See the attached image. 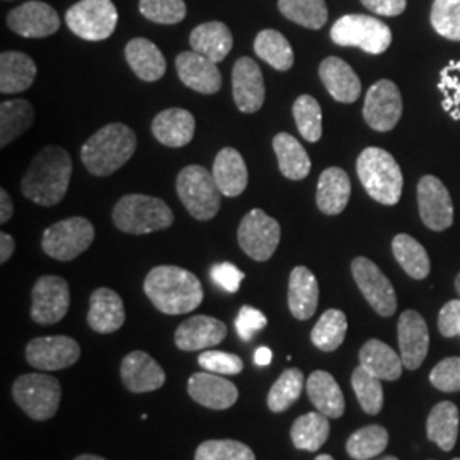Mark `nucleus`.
Returning <instances> with one entry per match:
<instances>
[{
	"instance_id": "1",
	"label": "nucleus",
	"mask_w": 460,
	"mask_h": 460,
	"mask_svg": "<svg viewBox=\"0 0 460 460\" xmlns=\"http://www.w3.org/2000/svg\"><path fill=\"white\" fill-rule=\"evenodd\" d=\"M72 169V157L66 148L58 146L43 147L26 171L21 181V191L41 207H55L66 195Z\"/></svg>"
},
{
	"instance_id": "2",
	"label": "nucleus",
	"mask_w": 460,
	"mask_h": 460,
	"mask_svg": "<svg viewBox=\"0 0 460 460\" xmlns=\"http://www.w3.org/2000/svg\"><path fill=\"white\" fill-rule=\"evenodd\" d=\"M144 290L157 311L181 315L203 302V287L197 275L180 266H155L148 271Z\"/></svg>"
},
{
	"instance_id": "3",
	"label": "nucleus",
	"mask_w": 460,
	"mask_h": 460,
	"mask_svg": "<svg viewBox=\"0 0 460 460\" xmlns=\"http://www.w3.org/2000/svg\"><path fill=\"white\" fill-rule=\"evenodd\" d=\"M137 150V135L123 123H110L89 137L81 148L85 169L98 178H106L127 164Z\"/></svg>"
},
{
	"instance_id": "4",
	"label": "nucleus",
	"mask_w": 460,
	"mask_h": 460,
	"mask_svg": "<svg viewBox=\"0 0 460 460\" xmlns=\"http://www.w3.org/2000/svg\"><path fill=\"white\" fill-rule=\"evenodd\" d=\"M357 172L368 197L377 203L395 205L401 199L402 172L387 150L365 148L357 161Z\"/></svg>"
},
{
	"instance_id": "5",
	"label": "nucleus",
	"mask_w": 460,
	"mask_h": 460,
	"mask_svg": "<svg viewBox=\"0 0 460 460\" xmlns=\"http://www.w3.org/2000/svg\"><path fill=\"white\" fill-rule=\"evenodd\" d=\"M172 222L174 214L164 199L148 195H127L116 203L113 210L116 229L132 235L169 229Z\"/></svg>"
},
{
	"instance_id": "6",
	"label": "nucleus",
	"mask_w": 460,
	"mask_h": 460,
	"mask_svg": "<svg viewBox=\"0 0 460 460\" xmlns=\"http://www.w3.org/2000/svg\"><path fill=\"white\" fill-rule=\"evenodd\" d=\"M178 197L190 215L197 220H212L222 205V193L214 174L203 165H188L176 180Z\"/></svg>"
},
{
	"instance_id": "7",
	"label": "nucleus",
	"mask_w": 460,
	"mask_h": 460,
	"mask_svg": "<svg viewBox=\"0 0 460 460\" xmlns=\"http://www.w3.org/2000/svg\"><path fill=\"white\" fill-rule=\"evenodd\" d=\"M331 40L340 47H357L370 55H380L391 47L393 31L376 17L346 14L332 24Z\"/></svg>"
},
{
	"instance_id": "8",
	"label": "nucleus",
	"mask_w": 460,
	"mask_h": 460,
	"mask_svg": "<svg viewBox=\"0 0 460 460\" xmlns=\"http://www.w3.org/2000/svg\"><path fill=\"white\" fill-rule=\"evenodd\" d=\"M13 397L17 406L34 421H45L53 418L60 401L62 385L58 378L45 374H26L14 380Z\"/></svg>"
},
{
	"instance_id": "9",
	"label": "nucleus",
	"mask_w": 460,
	"mask_h": 460,
	"mask_svg": "<svg viewBox=\"0 0 460 460\" xmlns=\"http://www.w3.org/2000/svg\"><path fill=\"white\" fill-rule=\"evenodd\" d=\"M94 226L84 217H70L43 232L41 247L57 261H72L94 243Z\"/></svg>"
},
{
	"instance_id": "10",
	"label": "nucleus",
	"mask_w": 460,
	"mask_h": 460,
	"mask_svg": "<svg viewBox=\"0 0 460 460\" xmlns=\"http://www.w3.org/2000/svg\"><path fill=\"white\" fill-rule=\"evenodd\" d=\"M68 30L87 41H102L115 33L118 11L111 0H81L66 14Z\"/></svg>"
},
{
	"instance_id": "11",
	"label": "nucleus",
	"mask_w": 460,
	"mask_h": 460,
	"mask_svg": "<svg viewBox=\"0 0 460 460\" xmlns=\"http://www.w3.org/2000/svg\"><path fill=\"white\" fill-rule=\"evenodd\" d=\"M279 239L281 227L279 222L260 208L244 215L237 230L239 246L254 261H268L275 254Z\"/></svg>"
},
{
	"instance_id": "12",
	"label": "nucleus",
	"mask_w": 460,
	"mask_h": 460,
	"mask_svg": "<svg viewBox=\"0 0 460 460\" xmlns=\"http://www.w3.org/2000/svg\"><path fill=\"white\" fill-rule=\"evenodd\" d=\"M351 273L360 292L370 304V307L382 317L394 315L397 296L391 279H387L377 264L368 258H355L351 263Z\"/></svg>"
},
{
	"instance_id": "13",
	"label": "nucleus",
	"mask_w": 460,
	"mask_h": 460,
	"mask_svg": "<svg viewBox=\"0 0 460 460\" xmlns=\"http://www.w3.org/2000/svg\"><path fill=\"white\" fill-rule=\"evenodd\" d=\"M31 300V319L36 324H57L66 317L70 309L68 283L55 275L41 277L34 283Z\"/></svg>"
},
{
	"instance_id": "14",
	"label": "nucleus",
	"mask_w": 460,
	"mask_h": 460,
	"mask_svg": "<svg viewBox=\"0 0 460 460\" xmlns=\"http://www.w3.org/2000/svg\"><path fill=\"white\" fill-rule=\"evenodd\" d=\"M402 116V98L393 81L382 79L374 84L363 104V118L376 132L393 130Z\"/></svg>"
},
{
	"instance_id": "15",
	"label": "nucleus",
	"mask_w": 460,
	"mask_h": 460,
	"mask_svg": "<svg viewBox=\"0 0 460 460\" xmlns=\"http://www.w3.org/2000/svg\"><path fill=\"white\" fill-rule=\"evenodd\" d=\"M81 358V346L68 336H41L26 346L28 363L45 372L64 370Z\"/></svg>"
},
{
	"instance_id": "16",
	"label": "nucleus",
	"mask_w": 460,
	"mask_h": 460,
	"mask_svg": "<svg viewBox=\"0 0 460 460\" xmlns=\"http://www.w3.org/2000/svg\"><path fill=\"white\" fill-rule=\"evenodd\" d=\"M418 207L428 229L442 232L454 224V203L444 182L423 176L418 182Z\"/></svg>"
},
{
	"instance_id": "17",
	"label": "nucleus",
	"mask_w": 460,
	"mask_h": 460,
	"mask_svg": "<svg viewBox=\"0 0 460 460\" xmlns=\"http://www.w3.org/2000/svg\"><path fill=\"white\" fill-rule=\"evenodd\" d=\"M7 26L22 38H47L60 30V16L49 4L31 0L7 14Z\"/></svg>"
},
{
	"instance_id": "18",
	"label": "nucleus",
	"mask_w": 460,
	"mask_h": 460,
	"mask_svg": "<svg viewBox=\"0 0 460 460\" xmlns=\"http://www.w3.org/2000/svg\"><path fill=\"white\" fill-rule=\"evenodd\" d=\"M232 96L243 113H256L263 106L266 96L263 72L249 57L239 58L232 68Z\"/></svg>"
},
{
	"instance_id": "19",
	"label": "nucleus",
	"mask_w": 460,
	"mask_h": 460,
	"mask_svg": "<svg viewBox=\"0 0 460 460\" xmlns=\"http://www.w3.org/2000/svg\"><path fill=\"white\" fill-rule=\"evenodd\" d=\"M397 340L401 358L408 370H416L425 362L429 348V332L423 315L416 311H404L397 324Z\"/></svg>"
},
{
	"instance_id": "20",
	"label": "nucleus",
	"mask_w": 460,
	"mask_h": 460,
	"mask_svg": "<svg viewBox=\"0 0 460 460\" xmlns=\"http://www.w3.org/2000/svg\"><path fill=\"white\" fill-rule=\"evenodd\" d=\"M119 374H121L123 385L135 394L154 393L165 384V372L163 367L148 353L140 349L128 353L123 358Z\"/></svg>"
},
{
	"instance_id": "21",
	"label": "nucleus",
	"mask_w": 460,
	"mask_h": 460,
	"mask_svg": "<svg viewBox=\"0 0 460 460\" xmlns=\"http://www.w3.org/2000/svg\"><path fill=\"white\" fill-rule=\"evenodd\" d=\"M188 394L208 410H229L239 399V391L234 382L212 372H198L188 380Z\"/></svg>"
},
{
	"instance_id": "22",
	"label": "nucleus",
	"mask_w": 460,
	"mask_h": 460,
	"mask_svg": "<svg viewBox=\"0 0 460 460\" xmlns=\"http://www.w3.org/2000/svg\"><path fill=\"white\" fill-rule=\"evenodd\" d=\"M227 336V326L210 315H193L180 324L174 343L181 351H201L220 345Z\"/></svg>"
},
{
	"instance_id": "23",
	"label": "nucleus",
	"mask_w": 460,
	"mask_h": 460,
	"mask_svg": "<svg viewBox=\"0 0 460 460\" xmlns=\"http://www.w3.org/2000/svg\"><path fill=\"white\" fill-rule=\"evenodd\" d=\"M176 70L181 83L199 94H217L222 87V74L217 64L193 49L176 57Z\"/></svg>"
},
{
	"instance_id": "24",
	"label": "nucleus",
	"mask_w": 460,
	"mask_h": 460,
	"mask_svg": "<svg viewBox=\"0 0 460 460\" xmlns=\"http://www.w3.org/2000/svg\"><path fill=\"white\" fill-rule=\"evenodd\" d=\"M195 116L182 108H169L161 111L152 121V133L165 147L188 146L195 137Z\"/></svg>"
},
{
	"instance_id": "25",
	"label": "nucleus",
	"mask_w": 460,
	"mask_h": 460,
	"mask_svg": "<svg viewBox=\"0 0 460 460\" xmlns=\"http://www.w3.org/2000/svg\"><path fill=\"white\" fill-rule=\"evenodd\" d=\"M319 77L338 102L351 104L362 94V83L355 70L338 57H328L319 66Z\"/></svg>"
},
{
	"instance_id": "26",
	"label": "nucleus",
	"mask_w": 460,
	"mask_h": 460,
	"mask_svg": "<svg viewBox=\"0 0 460 460\" xmlns=\"http://www.w3.org/2000/svg\"><path fill=\"white\" fill-rule=\"evenodd\" d=\"M125 304L111 288H98L89 302L87 323L99 334L116 332L125 324Z\"/></svg>"
},
{
	"instance_id": "27",
	"label": "nucleus",
	"mask_w": 460,
	"mask_h": 460,
	"mask_svg": "<svg viewBox=\"0 0 460 460\" xmlns=\"http://www.w3.org/2000/svg\"><path fill=\"white\" fill-rule=\"evenodd\" d=\"M212 174L224 197L235 198L246 191L249 172L244 157L235 148H222L217 154Z\"/></svg>"
},
{
	"instance_id": "28",
	"label": "nucleus",
	"mask_w": 460,
	"mask_h": 460,
	"mask_svg": "<svg viewBox=\"0 0 460 460\" xmlns=\"http://www.w3.org/2000/svg\"><path fill=\"white\" fill-rule=\"evenodd\" d=\"M319 304V285L313 271L305 266H296L288 279V309L298 321L311 319Z\"/></svg>"
},
{
	"instance_id": "29",
	"label": "nucleus",
	"mask_w": 460,
	"mask_h": 460,
	"mask_svg": "<svg viewBox=\"0 0 460 460\" xmlns=\"http://www.w3.org/2000/svg\"><path fill=\"white\" fill-rule=\"evenodd\" d=\"M351 195L349 176L341 167H328L323 171L317 182L315 203L317 208L326 215H340L345 212Z\"/></svg>"
},
{
	"instance_id": "30",
	"label": "nucleus",
	"mask_w": 460,
	"mask_h": 460,
	"mask_svg": "<svg viewBox=\"0 0 460 460\" xmlns=\"http://www.w3.org/2000/svg\"><path fill=\"white\" fill-rule=\"evenodd\" d=\"M33 58L21 51H4L0 55V93L17 94L28 91L36 79Z\"/></svg>"
},
{
	"instance_id": "31",
	"label": "nucleus",
	"mask_w": 460,
	"mask_h": 460,
	"mask_svg": "<svg viewBox=\"0 0 460 460\" xmlns=\"http://www.w3.org/2000/svg\"><path fill=\"white\" fill-rule=\"evenodd\" d=\"M125 57L135 75L146 83H155L165 74L164 55L147 38H133L125 49Z\"/></svg>"
},
{
	"instance_id": "32",
	"label": "nucleus",
	"mask_w": 460,
	"mask_h": 460,
	"mask_svg": "<svg viewBox=\"0 0 460 460\" xmlns=\"http://www.w3.org/2000/svg\"><path fill=\"white\" fill-rule=\"evenodd\" d=\"M190 45L193 51L218 64L226 60V57L234 47V36L224 22L210 21V22L199 24L191 31Z\"/></svg>"
},
{
	"instance_id": "33",
	"label": "nucleus",
	"mask_w": 460,
	"mask_h": 460,
	"mask_svg": "<svg viewBox=\"0 0 460 460\" xmlns=\"http://www.w3.org/2000/svg\"><path fill=\"white\" fill-rule=\"evenodd\" d=\"M307 395L315 410L331 420H338L345 414V395L329 372L315 370L307 378Z\"/></svg>"
},
{
	"instance_id": "34",
	"label": "nucleus",
	"mask_w": 460,
	"mask_h": 460,
	"mask_svg": "<svg viewBox=\"0 0 460 460\" xmlns=\"http://www.w3.org/2000/svg\"><path fill=\"white\" fill-rule=\"evenodd\" d=\"M273 150L279 159L281 174L292 181H300L311 172V157L307 150L298 144L296 137L281 132L273 138Z\"/></svg>"
},
{
	"instance_id": "35",
	"label": "nucleus",
	"mask_w": 460,
	"mask_h": 460,
	"mask_svg": "<svg viewBox=\"0 0 460 460\" xmlns=\"http://www.w3.org/2000/svg\"><path fill=\"white\" fill-rule=\"evenodd\" d=\"M360 365L380 380H397L402 374V358L380 340H368L360 349Z\"/></svg>"
},
{
	"instance_id": "36",
	"label": "nucleus",
	"mask_w": 460,
	"mask_h": 460,
	"mask_svg": "<svg viewBox=\"0 0 460 460\" xmlns=\"http://www.w3.org/2000/svg\"><path fill=\"white\" fill-rule=\"evenodd\" d=\"M459 408L454 402H438L428 416V438L445 452H450L459 438Z\"/></svg>"
},
{
	"instance_id": "37",
	"label": "nucleus",
	"mask_w": 460,
	"mask_h": 460,
	"mask_svg": "<svg viewBox=\"0 0 460 460\" xmlns=\"http://www.w3.org/2000/svg\"><path fill=\"white\" fill-rule=\"evenodd\" d=\"M34 123V110L26 99H11L0 104V147H7Z\"/></svg>"
},
{
	"instance_id": "38",
	"label": "nucleus",
	"mask_w": 460,
	"mask_h": 460,
	"mask_svg": "<svg viewBox=\"0 0 460 460\" xmlns=\"http://www.w3.org/2000/svg\"><path fill=\"white\" fill-rule=\"evenodd\" d=\"M329 433H331V425H329L328 416L319 411L298 416L290 429V437L296 448L307 450V452H317L328 442Z\"/></svg>"
},
{
	"instance_id": "39",
	"label": "nucleus",
	"mask_w": 460,
	"mask_h": 460,
	"mask_svg": "<svg viewBox=\"0 0 460 460\" xmlns=\"http://www.w3.org/2000/svg\"><path fill=\"white\" fill-rule=\"evenodd\" d=\"M254 51L268 66L287 72L294 66L296 55L290 41L275 30H263L254 40Z\"/></svg>"
},
{
	"instance_id": "40",
	"label": "nucleus",
	"mask_w": 460,
	"mask_h": 460,
	"mask_svg": "<svg viewBox=\"0 0 460 460\" xmlns=\"http://www.w3.org/2000/svg\"><path fill=\"white\" fill-rule=\"evenodd\" d=\"M395 261L414 279H425L429 275L427 249L408 234H397L393 241Z\"/></svg>"
},
{
	"instance_id": "41",
	"label": "nucleus",
	"mask_w": 460,
	"mask_h": 460,
	"mask_svg": "<svg viewBox=\"0 0 460 460\" xmlns=\"http://www.w3.org/2000/svg\"><path fill=\"white\" fill-rule=\"evenodd\" d=\"M279 9L288 21L309 30H321L328 22L326 0H279Z\"/></svg>"
},
{
	"instance_id": "42",
	"label": "nucleus",
	"mask_w": 460,
	"mask_h": 460,
	"mask_svg": "<svg viewBox=\"0 0 460 460\" xmlns=\"http://www.w3.org/2000/svg\"><path fill=\"white\" fill-rule=\"evenodd\" d=\"M348 331V319L343 311L329 309L321 315L311 332V340L321 351H336L343 345Z\"/></svg>"
},
{
	"instance_id": "43",
	"label": "nucleus",
	"mask_w": 460,
	"mask_h": 460,
	"mask_svg": "<svg viewBox=\"0 0 460 460\" xmlns=\"http://www.w3.org/2000/svg\"><path fill=\"white\" fill-rule=\"evenodd\" d=\"M389 444V433L380 425L357 429L346 442V452L353 460L376 459Z\"/></svg>"
},
{
	"instance_id": "44",
	"label": "nucleus",
	"mask_w": 460,
	"mask_h": 460,
	"mask_svg": "<svg viewBox=\"0 0 460 460\" xmlns=\"http://www.w3.org/2000/svg\"><path fill=\"white\" fill-rule=\"evenodd\" d=\"M304 385H305V377L302 370L287 368L270 389V394H268L270 411H287L302 394Z\"/></svg>"
},
{
	"instance_id": "45",
	"label": "nucleus",
	"mask_w": 460,
	"mask_h": 460,
	"mask_svg": "<svg viewBox=\"0 0 460 460\" xmlns=\"http://www.w3.org/2000/svg\"><path fill=\"white\" fill-rule=\"evenodd\" d=\"M292 111L300 135L311 144L319 142L323 137V110L317 99L309 94H302L294 102Z\"/></svg>"
},
{
	"instance_id": "46",
	"label": "nucleus",
	"mask_w": 460,
	"mask_h": 460,
	"mask_svg": "<svg viewBox=\"0 0 460 460\" xmlns=\"http://www.w3.org/2000/svg\"><path fill=\"white\" fill-rule=\"evenodd\" d=\"M351 385L357 399L367 414H378L384 406V389L382 380L365 370L362 365L355 368L351 376Z\"/></svg>"
},
{
	"instance_id": "47",
	"label": "nucleus",
	"mask_w": 460,
	"mask_h": 460,
	"mask_svg": "<svg viewBox=\"0 0 460 460\" xmlns=\"http://www.w3.org/2000/svg\"><path fill=\"white\" fill-rule=\"evenodd\" d=\"M431 26L452 41H460V0H433Z\"/></svg>"
},
{
	"instance_id": "48",
	"label": "nucleus",
	"mask_w": 460,
	"mask_h": 460,
	"mask_svg": "<svg viewBox=\"0 0 460 460\" xmlns=\"http://www.w3.org/2000/svg\"><path fill=\"white\" fill-rule=\"evenodd\" d=\"M195 460H256V456L237 440H208L198 447Z\"/></svg>"
},
{
	"instance_id": "49",
	"label": "nucleus",
	"mask_w": 460,
	"mask_h": 460,
	"mask_svg": "<svg viewBox=\"0 0 460 460\" xmlns=\"http://www.w3.org/2000/svg\"><path fill=\"white\" fill-rule=\"evenodd\" d=\"M140 14L157 24H178L186 17L184 0H140Z\"/></svg>"
},
{
	"instance_id": "50",
	"label": "nucleus",
	"mask_w": 460,
	"mask_h": 460,
	"mask_svg": "<svg viewBox=\"0 0 460 460\" xmlns=\"http://www.w3.org/2000/svg\"><path fill=\"white\" fill-rule=\"evenodd\" d=\"M438 89L444 94L445 111L452 119L460 121V60H454L445 66L440 74Z\"/></svg>"
},
{
	"instance_id": "51",
	"label": "nucleus",
	"mask_w": 460,
	"mask_h": 460,
	"mask_svg": "<svg viewBox=\"0 0 460 460\" xmlns=\"http://www.w3.org/2000/svg\"><path fill=\"white\" fill-rule=\"evenodd\" d=\"M198 365L203 370L217 376H239L244 370V362L241 357L227 351H218V349L203 351L198 357Z\"/></svg>"
},
{
	"instance_id": "52",
	"label": "nucleus",
	"mask_w": 460,
	"mask_h": 460,
	"mask_svg": "<svg viewBox=\"0 0 460 460\" xmlns=\"http://www.w3.org/2000/svg\"><path fill=\"white\" fill-rule=\"evenodd\" d=\"M429 382L442 393L460 391V357H448L437 363L429 374Z\"/></svg>"
},
{
	"instance_id": "53",
	"label": "nucleus",
	"mask_w": 460,
	"mask_h": 460,
	"mask_svg": "<svg viewBox=\"0 0 460 460\" xmlns=\"http://www.w3.org/2000/svg\"><path fill=\"white\" fill-rule=\"evenodd\" d=\"M266 324H268L266 315L260 309L251 307V305H243L237 314V319H235L237 334L244 341H251L258 331L266 328Z\"/></svg>"
},
{
	"instance_id": "54",
	"label": "nucleus",
	"mask_w": 460,
	"mask_h": 460,
	"mask_svg": "<svg viewBox=\"0 0 460 460\" xmlns=\"http://www.w3.org/2000/svg\"><path fill=\"white\" fill-rule=\"evenodd\" d=\"M210 277L220 288H224L229 294H235L239 292L241 283L246 275L232 263H218L212 268Z\"/></svg>"
},
{
	"instance_id": "55",
	"label": "nucleus",
	"mask_w": 460,
	"mask_h": 460,
	"mask_svg": "<svg viewBox=\"0 0 460 460\" xmlns=\"http://www.w3.org/2000/svg\"><path fill=\"white\" fill-rule=\"evenodd\" d=\"M438 331L445 338L460 334V298L447 302L438 314Z\"/></svg>"
},
{
	"instance_id": "56",
	"label": "nucleus",
	"mask_w": 460,
	"mask_h": 460,
	"mask_svg": "<svg viewBox=\"0 0 460 460\" xmlns=\"http://www.w3.org/2000/svg\"><path fill=\"white\" fill-rule=\"evenodd\" d=\"M362 4L377 16L394 17L406 11L408 0H362Z\"/></svg>"
},
{
	"instance_id": "57",
	"label": "nucleus",
	"mask_w": 460,
	"mask_h": 460,
	"mask_svg": "<svg viewBox=\"0 0 460 460\" xmlns=\"http://www.w3.org/2000/svg\"><path fill=\"white\" fill-rule=\"evenodd\" d=\"M14 251H16V241L13 239V235L2 232L0 234V263H7L14 254Z\"/></svg>"
},
{
	"instance_id": "58",
	"label": "nucleus",
	"mask_w": 460,
	"mask_h": 460,
	"mask_svg": "<svg viewBox=\"0 0 460 460\" xmlns=\"http://www.w3.org/2000/svg\"><path fill=\"white\" fill-rule=\"evenodd\" d=\"M14 214V205L13 199L9 197V193L2 188L0 190V224H7Z\"/></svg>"
},
{
	"instance_id": "59",
	"label": "nucleus",
	"mask_w": 460,
	"mask_h": 460,
	"mask_svg": "<svg viewBox=\"0 0 460 460\" xmlns=\"http://www.w3.org/2000/svg\"><path fill=\"white\" fill-rule=\"evenodd\" d=\"M271 360H273V353H271L270 348L261 346V348L256 349V353H254V363H256L258 367H268V365L271 363Z\"/></svg>"
},
{
	"instance_id": "60",
	"label": "nucleus",
	"mask_w": 460,
	"mask_h": 460,
	"mask_svg": "<svg viewBox=\"0 0 460 460\" xmlns=\"http://www.w3.org/2000/svg\"><path fill=\"white\" fill-rule=\"evenodd\" d=\"M74 460H106L102 459V457H98V456H91V454H84V456H79V457H75Z\"/></svg>"
},
{
	"instance_id": "61",
	"label": "nucleus",
	"mask_w": 460,
	"mask_h": 460,
	"mask_svg": "<svg viewBox=\"0 0 460 460\" xmlns=\"http://www.w3.org/2000/svg\"><path fill=\"white\" fill-rule=\"evenodd\" d=\"M315 460H334L328 454H323V456H319V457H315Z\"/></svg>"
},
{
	"instance_id": "62",
	"label": "nucleus",
	"mask_w": 460,
	"mask_h": 460,
	"mask_svg": "<svg viewBox=\"0 0 460 460\" xmlns=\"http://www.w3.org/2000/svg\"><path fill=\"white\" fill-rule=\"evenodd\" d=\"M456 290H457V294L460 296V273L457 275V279H456Z\"/></svg>"
},
{
	"instance_id": "63",
	"label": "nucleus",
	"mask_w": 460,
	"mask_h": 460,
	"mask_svg": "<svg viewBox=\"0 0 460 460\" xmlns=\"http://www.w3.org/2000/svg\"><path fill=\"white\" fill-rule=\"evenodd\" d=\"M377 460H399L397 457H394V456H387V457H382V459Z\"/></svg>"
},
{
	"instance_id": "64",
	"label": "nucleus",
	"mask_w": 460,
	"mask_h": 460,
	"mask_svg": "<svg viewBox=\"0 0 460 460\" xmlns=\"http://www.w3.org/2000/svg\"><path fill=\"white\" fill-rule=\"evenodd\" d=\"M454 460H460V459H454Z\"/></svg>"
}]
</instances>
